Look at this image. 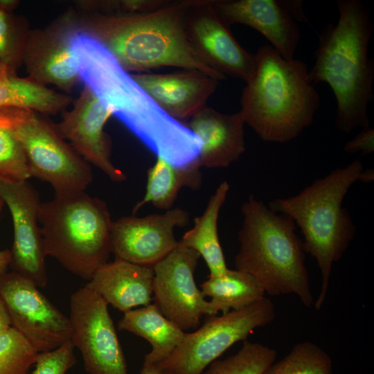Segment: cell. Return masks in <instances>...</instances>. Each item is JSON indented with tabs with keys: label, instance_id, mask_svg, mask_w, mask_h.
Here are the masks:
<instances>
[{
	"label": "cell",
	"instance_id": "obj_35",
	"mask_svg": "<svg viewBox=\"0 0 374 374\" xmlns=\"http://www.w3.org/2000/svg\"><path fill=\"white\" fill-rule=\"evenodd\" d=\"M140 374H172L167 370L161 367L158 364H143Z\"/></svg>",
	"mask_w": 374,
	"mask_h": 374
},
{
	"label": "cell",
	"instance_id": "obj_32",
	"mask_svg": "<svg viewBox=\"0 0 374 374\" xmlns=\"http://www.w3.org/2000/svg\"><path fill=\"white\" fill-rule=\"evenodd\" d=\"M74 348L69 341L53 350L39 353L32 374H66L77 362Z\"/></svg>",
	"mask_w": 374,
	"mask_h": 374
},
{
	"label": "cell",
	"instance_id": "obj_28",
	"mask_svg": "<svg viewBox=\"0 0 374 374\" xmlns=\"http://www.w3.org/2000/svg\"><path fill=\"white\" fill-rule=\"evenodd\" d=\"M276 357L274 348L246 340L237 353L224 359H216L202 374H263Z\"/></svg>",
	"mask_w": 374,
	"mask_h": 374
},
{
	"label": "cell",
	"instance_id": "obj_20",
	"mask_svg": "<svg viewBox=\"0 0 374 374\" xmlns=\"http://www.w3.org/2000/svg\"><path fill=\"white\" fill-rule=\"evenodd\" d=\"M245 122L240 111L224 114L204 107L186 125L200 142L196 164L209 168H226L245 152Z\"/></svg>",
	"mask_w": 374,
	"mask_h": 374
},
{
	"label": "cell",
	"instance_id": "obj_27",
	"mask_svg": "<svg viewBox=\"0 0 374 374\" xmlns=\"http://www.w3.org/2000/svg\"><path fill=\"white\" fill-rule=\"evenodd\" d=\"M330 355L310 341L295 344L281 359L274 362L263 374H332Z\"/></svg>",
	"mask_w": 374,
	"mask_h": 374
},
{
	"label": "cell",
	"instance_id": "obj_21",
	"mask_svg": "<svg viewBox=\"0 0 374 374\" xmlns=\"http://www.w3.org/2000/svg\"><path fill=\"white\" fill-rule=\"evenodd\" d=\"M153 268L115 259L101 266L87 283L123 313L151 303Z\"/></svg>",
	"mask_w": 374,
	"mask_h": 374
},
{
	"label": "cell",
	"instance_id": "obj_16",
	"mask_svg": "<svg viewBox=\"0 0 374 374\" xmlns=\"http://www.w3.org/2000/svg\"><path fill=\"white\" fill-rule=\"evenodd\" d=\"M189 220L188 213L180 208L143 217H122L112 222V253L115 259L153 267L177 246L174 229Z\"/></svg>",
	"mask_w": 374,
	"mask_h": 374
},
{
	"label": "cell",
	"instance_id": "obj_11",
	"mask_svg": "<svg viewBox=\"0 0 374 374\" xmlns=\"http://www.w3.org/2000/svg\"><path fill=\"white\" fill-rule=\"evenodd\" d=\"M0 298L11 326L38 353L53 350L71 341L73 328L33 283L15 271L0 275Z\"/></svg>",
	"mask_w": 374,
	"mask_h": 374
},
{
	"label": "cell",
	"instance_id": "obj_39",
	"mask_svg": "<svg viewBox=\"0 0 374 374\" xmlns=\"http://www.w3.org/2000/svg\"><path fill=\"white\" fill-rule=\"evenodd\" d=\"M3 205H4V202L0 195V214L1 213V211L3 209Z\"/></svg>",
	"mask_w": 374,
	"mask_h": 374
},
{
	"label": "cell",
	"instance_id": "obj_30",
	"mask_svg": "<svg viewBox=\"0 0 374 374\" xmlns=\"http://www.w3.org/2000/svg\"><path fill=\"white\" fill-rule=\"evenodd\" d=\"M38 353L12 326L0 331V374H28Z\"/></svg>",
	"mask_w": 374,
	"mask_h": 374
},
{
	"label": "cell",
	"instance_id": "obj_9",
	"mask_svg": "<svg viewBox=\"0 0 374 374\" xmlns=\"http://www.w3.org/2000/svg\"><path fill=\"white\" fill-rule=\"evenodd\" d=\"M276 310L265 296L220 316H206L204 324L184 340L158 364L172 374H202L234 344L246 341L256 328L274 321Z\"/></svg>",
	"mask_w": 374,
	"mask_h": 374
},
{
	"label": "cell",
	"instance_id": "obj_25",
	"mask_svg": "<svg viewBox=\"0 0 374 374\" xmlns=\"http://www.w3.org/2000/svg\"><path fill=\"white\" fill-rule=\"evenodd\" d=\"M201 184L200 168L195 162L179 167L157 157L154 165L147 171L143 198L134 206L132 214L134 215L143 205L149 203L159 209L170 210L182 188L197 190Z\"/></svg>",
	"mask_w": 374,
	"mask_h": 374
},
{
	"label": "cell",
	"instance_id": "obj_4",
	"mask_svg": "<svg viewBox=\"0 0 374 374\" xmlns=\"http://www.w3.org/2000/svg\"><path fill=\"white\" fill-rule=\"evenodd\" d=\"M374 179L373 169L364 170L357 159L316 179L299 194L276 198L269 208L290 217L303 235V246L317 261L321 278L320 292L314 306L319 310L328 292L334 263L339 261L353 240L356 229L342 206L349 188L356 181Z\"/></svg>",
	"mask_w": 374,
	"mask_h": 374
},
{
	"label": "cell",
	"instance_id": "obj_12",
	"mask_svg": "<svg viewBox=\"0 0 374 374\" xmlns=\"http://www.w3.org/2000/svg\"><path fill=\"white\" fill-rule=\"evenodd\" d=\"M182 22L188 43L207 65L245 83L251 78L255 55L235 39L215 11L213 0L184 1Z\"/></svg>",
	"mask_w": 374,
	"mask_h": 374
},
{
	"label": "cell",
	"instance_id": "obj_24",
	"mask_svg": "<svg viewBox=\"0 0 374 374\" xmlns=\"http://www.w3.org/2000/svg\"><path fill=\"white\" fill-rule=\"evenodd\" d=\"M229 188L226 181L218 186L203 213L195 218L193 227L179 241L204 258L210 271L208 276L222 275L229 269L219 240L217 222Z\"/></svg>",
	"mask_w": 374,
	"mask_h": 374
},
{
	"label": "cell",
	"instance_id": "obj_19",
	"mask_svg": "<svg viewBox=\"0 0 374 374\" xmlns=\"http://www.w3.org/2000/svg\"><path fill=\"white\" fill-rule=\"evenodd\" d=\"M213 6L229 26H249L262 34L282 57L294 59L300 28L280 0H213Z\"/></svg>",
	"mask_w": 374,
	"mask_h": 374
},
{
	"label": "cell",
	"instance_id": "obj_38",
	"mask_svg": "<svg viewBox=\"0 0 374 374\" xmlns=\"http://www.w3.org/2000/svg\"><path fill=\"white\" fill-rule=\"evenodd\" d=\"M19 4L18 0H0V10L13 12Z\"/></svg>",
	"mask_w": 374,
	"mask_h": 374
},
{
	"label": "cell",
	"instance_id": "obj_10",
	"mask_svg": "<svg viewBox=\"0 0 374 374\" xmlns=\"http://www.w3.org/2000/svg\"><path fill=\"white\" fill-rule=\"evenodd\" d=\"M107 303L87 284L70 297L71 342L88 374H128L126 359Z\"/></svg>",
	"mask_w": 374,
	"mask_h": 374
},
{
	"label": "cell",
	"instance_id": "obj_22",
	"mask_svg": "<svg viewBox=\"0 0 374 374\" xmlns=\"http://www.w3.org/2000/svg\"><path fill=\"white\" fill-rule=\"evenodd\" d=\"M118 329L142 337L150 344L152 349L145 355L143 362L146 365L166 359L186 335L185 331L166 318L154 303L124 312L118 322Z\"/></svg>",
	"mask_w": 374,
	"mask_h": 374
},
{
	"label": "cell",
	"instance_id": "obj_34",
	"mask_svg": "<svg viewBox=\"0 0 374 374\" xmlns=\"http://www.w3.org/2000/svg\"><path fill=\"white\" fill-rule=\"evenodd\" d=\"M283 6L287 11L288 14L296 21H299L301 22H308V18L306 17L302 7V1L299 0H280Z\"/></svg>",
	"mask_w": 374,
	"mask_h": 374
},
{
	"label": "cell",
	"instance_id": "obj_6",
	"mask_svg": "<svg viewBox=\"0 0 374 374\" xmlns=\"http://www.w3.org/2000/svg\"><path fill=\"white\" fill-rule=\"evenodd\" d=\"M240 249L235 269L249 276L270 296L294 294L308 308L314 306L303 241L289 217L271 211L250 195L241 207Z\"/></svg>",
	"mask_w": 374,
	"mask_h": 374
},
{
	"label": "cell",
	"instance_id": "obj_17",
	"mask_svg": "<svg viewBox=\"0 0 374 374\" xmlns=\"http://www.w3.org/2000/svg\"><path fill=\"white\" fill-rule=\"evenodd\" d=\"M62 114V120L54 124L60 136L112 181H125V175L112 161V141L104 130L112 113L96 94L84 85L73 107Z\"/></svg>",
	"mask_w": 374,
	"mask_h": 374
},
{
	"label": "cell",
	"instance_id": "obj_36",
	"mask_svg": "<svg viewBox=\"0 0 374 374\" xmlns=\"http://www.w3.org/2000/svg\"><path fill=\"white\" fill-rule=\"evenodd\" d=\"M10 250L5 249L0 251V275L6 272L8 267L10 265Z\"/></svg>",
	"mask_w": 374,
	"mask_h": 374
},
{
	"label": "cell",
	"instance_id": "obj_3",
	"mask_svg": "<svg viewBox=\"0 0 374 374\" xmlns=\"http://www.w3.org/2000/svg\"><path fill=\"white\" fill-rule=\"evenodd\" d=\"M184 1L134 13H78L81 31L100 43L125 71L163 66L196 69L217 80L227 78L207 65L188 43L183 26Z\"/></svg>",
	"mask_w": 374,
	"mask_h": 374
},
{
	"label": "cell",
	"instance_id": "obj_8",
	"mask_svg": "<svg viewBox=\"0 0 374 374\" xmlns=\"http://www.w3.org/2000/svg\"><path fill=\"white\" fill-rule=\"evenodd\" d=\"M7 110L24 151L30 177L50 184L55 197L85 192L93 181L91 166L60 136L54 123L32 110Z\"/></svg>",
	"mask_w": 374,
	"mask_h": 374
},
{
	"label": "cell",
	"instance_id": "obj_31",
	"mask_svg": "<svg viewBox=\"0 0 374 374\" xmlns=\"http://www.w3.org/2000/svg\"><path fill=\"white\" fill-rule=\"evenodd\" d=\"M30 31L24 18L0 10V62L15 73L23 64Z\"/></svg>",
	"mask_w": 374,
	"mask_h": 374
},
{
	"label": "cell",
	"instance_id": "obj_26",
	"mask_svg": "<svg viewBox=\"0 0 374 374\" xmlns=\"http://www.w3.org/2000/svg\"><path fill=\"white\" fill-rule=\"evenodd\" d=\"M205 296H209L213 313L225 314L253 303L265 297L262 288L247 274L229 269L220 276H208L201 285Z\"/></svg>",
	"mask_w": 374,
	"mask_h": 374
},
{
	"label": "cell",
	"instance_id": "obj_15",
	"mask_svg": "<svg viewBox=\"0 0 374 374\" xmlns=\"http://www.w3.org/2000/svg\"><path fill=\"white\" fill-rule=\"evenodd\" d=\"M78 13L70 10L42 30H30L23 64L28 78L46 86L53 84L65 93L80 82L71 49L73 35L80 30Z\"/></svg>",
	"mask_w": 374,
	"mask_h": 374
},
{
	"label": "cell",
	"instance_id": "obj_14",
	"mask_svg": "<svg viewBox=\"0 0 374 374\" xmlns=\"http://www.w3.org/2000/svg\"><path fill=\"white\" fill-rule=\"evenodd\" d=\"M0 195L10 212L13 243L10 266L13 271L37 287L48 283L44 240L39 222V193L27 180L0 182Z\"/></svg>",
	"mask_w": 374,
	"mask_h": 374
},
{
	"label": "cell",
	"instance_id": "obj_2",
	"mask_svg": "<svg viewBox=\"0 0 374 374\" xmlns=\"http://www.w3.org/2000/svg\"><path fill=\"white\" fill-rule=\"evenodd\" d=\"M337 4L338 21L321 32L309 77L313 84L330 86L337 102L336 126L348 134L371 126L368 107L374 99V62L368 46L374 26L362 1L338 0Z\"/></svg>",
	"mask_w": 374,
	"mask_h": 374
},
{
	"label": "cell",
	"instance_id": "obj_5",
	"mask_svg": "<svg viewBox=\"0 0 374 374\" xmlns=\"http://www.w3.org/2000/svg\"><path fill=\"white\" fill-rule=\"evenodd\" d=\"M254 55L256 68L240 99L245 124L264 141H291L312 125L320 107L307 64L284 58L269 44Z\"/></svg>",
	"mask_w": 374,
	"mask_h": 374
},
{
	"label": "cell",
	"instance_id": "obj_18",
	"mask_svg": "<svg viewBox=\"0 0 374 374\" xmlns=\"http://www.w3.org/2000/svg\"><path fill=\"white\" fill-rule=\"evenodd\" d=\"M131 75L163 112L181 123L206 106L219 84L217 80L196 69Z\"/></svg>",
	"mask_w": 374,
	"mask_h": 374
},
{
	"label": "cell",
	"instance_id": "obj_23",
	"mask_svg": "<svg viewBox=\"0 0 374 374\" xmlns=\"http://www.w3.org/2000/svg\"><path fill=\"white\" fill-rule=\"evenodd\" d=\"M72 100L69 94L57 93L28 77H18L0 62V110L12 108L55 115L65 111Z\"/></svg>",
	"mask_w": 374,
	"mask_h": 374
},
{
	"label": "cell",
	"instance_id": "obj_1",
	"mask_svg": "<svg viewBox=\"0 0 374 374\" xmlns=\"http://www.w3.org/2000/svg\"><path fill=\"white\" fill-rule=\"evenodd\" d=\"M71 46L80 81L151 152L179 167L197 160L193 132L163 112L100 43L78 30Z\"/></svg>",
	"mask_w": 374,
	"mask_h": 374
},
{
	"label": "cell",
	"instance_id": "obj_33",
	"mask_svg": "<svg viewBox=\"0 0 374 374\" xmlns=\"http://www.w3.org/2000/svg\"><path fill=\"white\" fill-rule=\"evenodd\" d=\"M344 150L350 154H371L374 151V129L371 126L362 128L353 139L344 145Z\"/></svg>",
	"mask_w": 374,
	"mask_h": 374
},
{
	"label": "cell",
	"instance_id": "obj_37",
	"mask_svg": "<svg viewBox=\"0 0 374 374\" xmlns=\"http://www.w3.org/2000/svg\"><path fill=\"white\" fill-rule=\"evenodd\" d=\"M11 326L6 307L0 298V331Z\"/></svg>",
	"mask_w": 374,
	"mask_h": 374
},
{
	"label": "cell",
	"instance_id": "obj_13",
	"mask_svg": "<svg viewBox=\"0 0 374 374\" xmlns=\"http://www.w3.org/2000/svg\"><path fill=\"white\" fill-rule=\"evenodd\" d=\"M200 257L178 241L177 246L152 267L153 303L184 331L197 328L204 315H214L194 278Z\"/></svg>",
	"mask_w": 374,
	"mask_h": 374
},
{
	"label": "cell",
	"instance_id": "obj_29",
	"mask_svg": "<svg viewBox=\"0 0 374 374\" xmlns=\"http://www.w3.org/2000/svg\"><path fill=\"white\" fill-rule=\"evenodd\" d=\"M30 177L24 151L7 109L0 110V182L15 183Z\"/></svg>",
	"mask_w": 374,
	"mask_h": 374
},
{
	"label": "cell",
	"instance_id": "obj_7",
	"mask_svg": "<svg viewBox=\"0 0 374 374\" xmlns=\"http://www.w3.org/2000/svg\"><path fill=\"white\" fill-rule=\"evenodd\" d=\"M39 222L46 256L88 282L112 253L106 203L85 192L41 203Z\"/></svg>",
	"mask_w": 374,
	"mask_h": 374
}]
</instances>
